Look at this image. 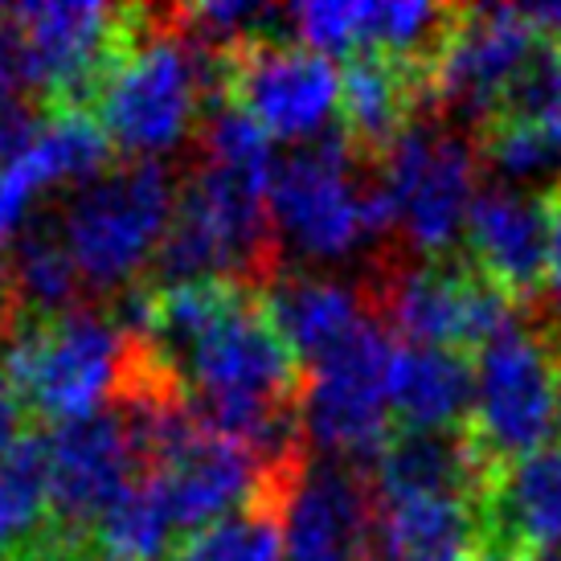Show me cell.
Returning <instances> with one entry per match:
<instances>
[{
	"instance_id": "obj_31",
	"label": "cell",
	"mask_w": 561,
	"mask_h": 561,
	"mask_svg": "<svg viewBox=\"0 0 561 561\" xmlns=\"http://www.w3.org/2000/svg\"><path fill=\"white\" fill-rule=\"evenodd\" d=\"M0 561H9V553H4V549H0Z\"/></svg>"
},
{
	"instance_id": "obj_1",
	"label": "cell",
	"mask_w": 561,
	"mask_h": 561,
	"mask_svg": "<svg viewBox=\"0 0 561 561\" xmlns=\"http://www.w3.org/2000/svg\"><path fill=\"white\" fill-rule=\"evenodd\" d=\"M226 54L188 30L181 4L144 9L140 30L91 99L119 160H164L226 99Z\"/></svg>"
},
{
	"instance_id": "obj_25",
	"label": "cell",
	"mask_w": 561,
	"mask_h": 561,
	"mask_svg": "<svg viewBox=\"0 0 561 561\" xmlns=\"http://www.w3.org/2000/svg\"><path fill=\"white\" fill-rule=\"evenodd\" d=\"M25 435H30V414H25V405L16 398L13 381H9V369L0 360V459L13 451Z\"/></svg>"
},
{
	"instance_id": "obj_7",
	"label": "cell",
	"mask_w": 561,
	"mask_h": 561,
	"mask_svg": "<svg viewBox=\"0 0 561 561\" xmlns=\"http://www.w3.org/2000/svg\"><path fill=\"white\" fill-rule=\"evenodd\" d=\"M393 209V247L438 259L459 254L471 202L480 193V157L471 131L447 119H419L377 164Z\"/></svg>"
},
{
	"instance_id": "obj_3",
	"label": "cell",
	"mask_w": 561,
	"mask_h": 561,
	"mask_svg": "<svg viewBox=\"0 0 561 561\" xmlns=\"http://www.w3.org/2000/svg\"><path fill=\"white\" fill-rule=\"evenodd\" d=\"M176 193L181 169L169 160L119 157L99 176L66 188L54 218L91 304H115L140 287L169 230Z\"/></svg>"
},
{
	"instance_id": "obj_9",
	"label": "cell",
	"mask_w": 561,
	"mask_h": 561,
	"mask_svg": "<svg viewBox=\"0 0 561 561\" xmlns=\"http://www.w3.org/2000/svg\"><path fill=\"white\" fill-rule=\"evenodd\" d=\"M541 37L516 4H463L451 37L443 42L431 87L438 119L476 131L500 111L520 70L533 62Z\"/></svg>"
},
{
	"instance_id": "obj_29",
	"label": "cell",
	"mask_w": 561,
	"mask_h": 561,
	"mask_svg": "<svg viewBox=\"0 0 561 561\" xmlns=\"http://www.w3.org/2000/svg\"><path fill=\"white\" fill-rule=\"evenodd\" d=\"M541 320H546V332H549V341H553V353H558V360H561V308L546 312Z\"/></svg>"
},
{
	"instance_id": "obj_27",
	"label": "cell",
	"mask_w": 561,
	"mask_h": 561,
	"mask_svg": "<svg viewBox=\"0 0 561 561\" xmlns=\"http://www.w3.org/2000/svg\"><path fill=\"white\" fill-rule=\"evenodd\" d=\"M54 561H124V558H115L103 546H94L91 537H82V541H58Z\"/></svg>"
},
{
	"instance_id": "obj_4",
	"label": "cell",
	"mask_w": 561,
	"mask_h": 561,
	"mask_svg": "<svg viewBox=\"0 0 561 561\" xmlns=\"http://www.w3.org/2000/svg\"><path fill=\"white\" fill-rule=\"evenodd\" d=\"M0 360L30 422L66 426L119 398L136 341L107 304H87L49 320H21Z\"/></svg>"
},
{
	"instance_id": "obj_8",
	"label": "cell",
	"mask_w": 561,
	"mask_h": 561,
	"mask_svg": "<svg viewBox=\"0 0 561 561\" xmlns=\"http://www.w3.org/2000/svg\"><path fill=\"white\" fill-rule=\"evenodd\" d=\"M393 353L398 341L377 320H365L348 341L316 360L304 386L308 443L365 476L398 431L390 405Z\"/></svg>"
},
{
	"instance_id": "obj_19",
	"label": "cell",
	"mask_w": 561,
	"mask_h": 561,
	"mask_svg": "<svg viewBox=\"0 0 561 561\" xmlns=\"http://www.w3.org/2000/svg\"><path fill=\"white\" fill-rule=\"evenodd\" d=\"M312 463V459H308ZM308 463L266 471L250 504L185 537L169 561H283V520Z\"/></svg>"
},
{
	"instance_id": "obj_18",
	"label": "cell",
	"mask_w": 561,
	"mask_h": 561,
	"mask_svg": "<svg viewBox=\"0 0 561 561\" xmlns=\"http://www.w3.org/2000/svg\"><path fill=\"white\" fill-rule=\"evenodd\" d=\"M471 393H476L471 357L451 353V348L398 344L390 374L393 426H402V431L468 426Z\"/></svg>"
},
{
	"instance_id": "obj_15",
	"label": "cell",
	"mask_w": 561,
	"mask_h": 561,
	"mask_svg": "<svg viewBox=\"0 0 561 561\" xmlns=\"http://www.w3.org/2000/svg\"><path fill=\"white\" fill-rule=\"evenodd\" d=\"M483 537L546 558L561 549V438L500 468L483 492Z\"/></svg>"
},
{
	"instance_id": "obj_20",
	"label": "cell",
	"mask_w": 561,
	"mask_h": 561,
	"mask_svg": "<svg viewBox=\"0 0 561 561\" xmlns=\"http://www.w3.org/2000/svg\"><path fill=\"white\" fill-rule=\"evenodd\" d=\"M0 259L13 279L25 320H49V316L75 312V308L91 304L79 266L62 242L54 209H42V214L33 209L30 221L13 234V242L0 250Z\"/></svg>"
},
{
	"instance_id": "obj_30",
	"label": "cell",
	"mask_w": 561,
	"mask_h": 561,
	"mask_svg": "<svg viewBox=\"0 0 561 561\" xmlns=\"http://www.w3.org/2000/svg\"><path fill=\"white\" fill-rule=\"evenodd\" d=\"M9 247V230H4V221H0V250Z\"/></svg>"
},
{
	"instance_id": "obj_10",
	"label": "cell",
	"mask_w": 561,
	"mask_h": 561,
	"mask_svg": "<svg viewBox=\"0 0 561 561\" xmlns=\"http://www.w3.org/2000/svg\"><path fill=\"white\" fill-rule=\"evenodd\" d=\"M226 99L271 140L324 136L341 107V66L291 37H263L226 54Z\"/></svg>"
},
{
	"instance_id": "obj_12",
	"label": "cell",
	"mask_w": 561,
	"mask_h": 561,
	"mask_svg": "<svg viewBox=\"0 0 561 561\" xmlns=\"http://www.w3.org/2000/svg\"><path fill=\"white\" fill-rule=\"evenodd\" d=\"M463 254L525 312H546V209L541 193L480 185L463 230Z\"/></svg>"
},
{
	"instance_id": "obj_13",
	"label": "cell",
	"mask_w": 561,
	"mask_h": 561,
	"mask_svg": "<svg viewBox=\"0 0 561 561\" xmlns=\"http://www.w3.org/2000/svg\"><path fill=\"white\" fill-rule=\"evenodd\" d=\"M374 516L369 476L348 463H308L283 520V561H365Z\"/></svg>"
},
{
	"instance_id": "obj_14",
	"label": "cell",
	"mask_w": 561,
	"mask_h": 561,
	"mask_svg": "<svg viewBox=\"0 0 561 561\" xmlns=\"http://www.w3.org/2000/svg\"><path fill=\"white\" fill-rule=\"evenodd\" d=\"M492 468L480 459L468 426L447 431H393L369 468L377 500H468L483 504Z\"/></svg>"
},
{
	"instance_id": "obj_16",
	"label": "cell",
	"mask_w": 561,
	"mask_h": 561,
	"mask_svg": "<svg viewBox=\"0 0 561 561\" xmlns=\"http://www.w3.org/2000/svg\"><path fill=\"white\" fill-rule=\"evenodd\" d=\"M263 304L291 353L312 369L336 344H344L365 320H374L360 283H344L320 271H283L263 291Z\"/></svg>"
},
{
	"instance_id": "obj_2",
	"label": "cell",
	"mask_w": 561,
	"mask_h": 561,
	"mask_svg": "<svg viewBox=\"0 0 561 561\" xmlns=\"http://www.w3.org/2000/svg\"><path fill=\"white\" fill-rule=\"evenodd\" d=\"M271 221L287 259H299V271L348 259L365 242L393 247V209L377 169L344 144L332 127L296 152L275 160L271 172Z\"/></svg>"
},
{
	"instance_id": "obj_17",
	"label": "cell",
	"mask_w": 561,
	"mask_h": 561,
	"mask_svg": "<svg viewBox=\"0 0 561 561\" xmlns=\"http://www.w3.org/2000/svg\"><path fill=\"white\" fill-rule=\"evenodd\" d=\"M483 546V513L468 500H377L365 561H471Z\"/></svg>"
},
{
	"instance_id": "obj_11",
	"label": "cell",
	"mask_w": 561,
	"mask_h": 561,
	"mask_svg": "<svg viewBox=\"0 0 561 561\" xmlns=\"http://www.w3.org/2000/svg\"><path fill=\"white\" fill-rule=\"evenodd\" d=\"M49 508L66 541L91 537L99 516L144 476L140 443L127 419L107 405L91 419L49 426Z\"/></svg>"
},
{
	"instance_id": "obj_6",
	"label": "cell",
	"mask_w": 561,
	"mask_h": 561,
	"mask_svg": "<svg viewBox=\"0 0 561 561\" xmlns=\"http://www.w3.org/2000/svg\"><path fill=\"white\" fill-rule=\"evenodd\" d=\"M468 435L496 476L561 438V360L541 316H520L483 344L476 360Z\"/></svg>"
},
{
	"instance_id": "obj_26",
	"label": "cell",
	"mask_w": 561,
	"mask_h": 561,
	"mask_svg": "<svg viewBox=\"0 0 561 561\" xmlns=\"http://www.w3.org/2000/svg\"><path fill=\"white\" fill-rule=\"evenodd\" d=\"M21 320H25V312H21V304H16L13 279H9V271H4V259H0V341H9Z\"/></svg>"
},
{
	"instance_id": "obj_28",
	"label": "cell",
	"mask_w": 561,
	"mask_h": 561,
	"mask_svg": "<svg viewBox=\"0 0 561 561\" xmlns=\"http://www.w3.org/2000/svg\"><path fill=\"white\" fill-rule=\"evenodd\" d=\"M471 561H537L533 553H525V549H513V546H500V541H488L483 537V546L476 549V558Z\"/></svg>"
},
{
	"instance_id": "obj_24",
	"label": "cell",
	"mask_w": 561,
	"mask_h": 561,
	"mask_svg": "<svg viewBox=\"0 0 561 561\" xmlns=\"http://www.w3.org/2000/svg\"><path fill=\"white\" fill-rule=\"evenodd\" d=\"M541 209H546V312H553L561 308V181L541 193Z\"/></svg>"
},
{
	"instance_id": "obj_5",
	"label": "cell",
	"mask_w": 561,
	"mask_h": 561,
	"mask_svg": "<svg viewBox=\"0 0 561 561\" xmlns=\"http://www.w3.org/2000/svg\"><path fill=\"white\" fill-rule=\"evenodd\" d=\"M374 320L398 344H426L451 353H480L483 344L529 316L520 304L488 283L468 254L422 259L410 250H374L369 275L360 279Z\"/></svg>"
},
{
	"instance_id": "obj_21",
	"label": "cell",
	"mask_w": 561,
	"mask_h": 561,
	"mask_svg": "<svg viewBox=\"0 0 561 561\" xmlns=\"http://www.w3.org/2000/svg\"><path fill=\"white\" fill-rule=\"evenodd\" d=\"M62 541L49 508V447L46 431H30L0 459V549L9 558Z\"/></svg>"
},
{
	"instance_id": "obj_22",
	"label": "cell",
	"mask_w": 561,
	"mask_h": 561,
	"mask_svg": "<svg viewBox=\"0 0 561 561\" xmlns=\"http://www.w3.org/2000/svg\"><path fill=\"white\" fill-rule=\"evenodd\" d=\"M496 115L520 119L561 144V46H549V42L537 46L533 62L520 70V79L513 82Z\"/></svg>"
},
{
	"instance_id": "obj_23",
	"label": "cell",
	"mask_w": 561,
	"mask_h": 561,
	"mask_svg": "<svg viewBox=\"0 0 561 561\" xmlns=\"http://www.w3.org/2000/svg\"><path fill=\"white\" fill-rule=\"evenodd\" d=\"M46 107H37L25 94L0 87V164L16 160L33 144V136L46 124Z\"/></svg>"
}]
</instances>
